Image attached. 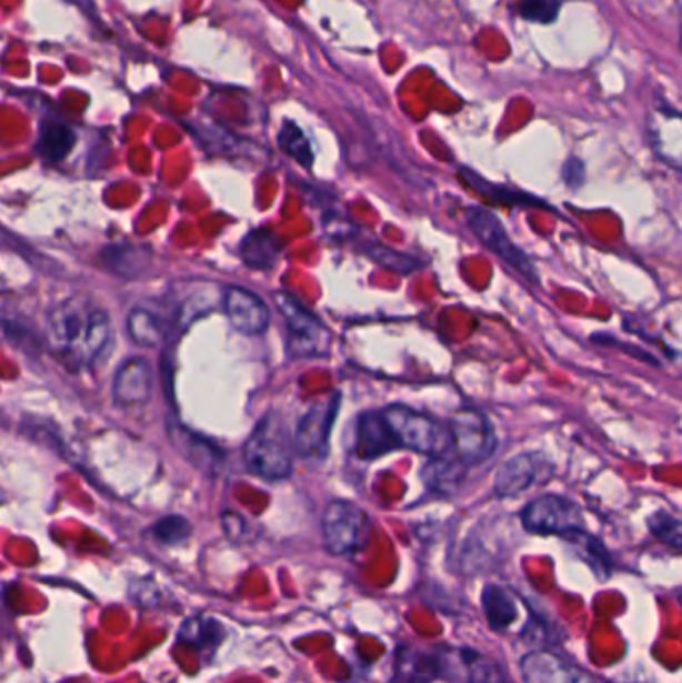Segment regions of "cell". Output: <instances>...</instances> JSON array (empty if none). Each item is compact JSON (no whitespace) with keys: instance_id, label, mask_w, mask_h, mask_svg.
<instances>
[{"instance_id":"cell-1","label":"cell","mask_w":682,"mask_h":683,"mask_svg":"<svg viewBox=\"0 0 682 683\" xmlns=\"http://www.w3.org/2000/svg\"><path fill=\"white\" fill-rule=\"evenodd\" d=\"M52 352L72 370L91 366L111 342V320L87 298H69L49 314Z\"/></svg>"},{"instance_id":"cell-2","label":"cell","mask_w":682,"mask_h":683,"mask_svg":"<svg viewBox=\"0 0 682 683\" xmlns=\"http://www.w3.org/2000/svg\"><path fill=\"white\" fill-rule=\"evenodd\" d=\"M242 454L252 474L264 480L289 478L294 464V446L284 418L274 410L264 414L252 430Z\"/></svg>"},{"instance_id":"cell-3","label":"cell","mask_w":682,"mask_h":683,"mask_svg":"<svg viewBox=\"0 0 682 683\" xmlns=\"http://www.w3.org/2000/svg\"><path fill=\"white\" fill-rule=\"evenodd\" d=\"M381 412L391 428L397 448H407L429 458L449 454L451 434L439 420L407 406H389Z\"/></svg>"},{"instance_id":"cell-4","label":"cell","mask_w":682,"mask_h":683,"mask_svg":"<svg viewBox=\"0 0 682 683\" xmlns=\"http://www.w3.org/2000/svg\"><path fill=\"white\" fill-rule=\"evenodd\" d=\"M277 308L287 322V350L297 360L324 358L331 352L332 334L321 318L302 307L297 298L279 292L274 297Z\"/></svg>"},{"instance_id":"cell-5","label":"cell","mask_w":682,"mask_h":683,"mask_svg":"<svg viewBox=\"0 0 682 683\" xmlns=\"http://www.w3.org/2000/svg\"><path fill=\"white\" fill-rule=\"evenodd\" d=\"M371 532V518L361 505L334 500L322 514V540L332 555H351L362 550Z\"/></svg>"},{"instance_id":"cell-6","label":"cell","mask_w":682,"mask_h":683,"mask_svg":"<svg viewBox=\"0 0 682 683\" xmlns=\"http://www.w3.org/2000/svg\"><path fill=\"white\" fill-rule=\"evenodd\" d=\"M451 450L464 465H479L487 462L497 450V436L491 420L474 408H462L449 420Z\"/></svg>"},{"instance_id":"cell-7","label":"cell","mask_w":682,"mask_h":683,"mask_svg":"<svg viewBox=\"0 0 682 683\" xmlns=\"http://www.w3.org/2000/svg\"><path fill=\"white\" fill-rule=\"evenodd\" d=\"M521 522L526 532L541 535H562L571 538L584 530L581 508L569 498L559 494H544L524 505Z\"/></svg>"},{"instance_id":"cell-8","label":"cell","mask_w":682,"mask_h":683,"mask_svg":"<svg viewBox=\"0 0 682 683\" xmlns=\"http://www.w3.org/2000/svg\"><path fill=\"white\" fill-rule=\"evenodd\" d=\"M464 219L472 230V234L481 240L484 247L492 250L497 257L502 258L509 267L521 272L529 280H536V270L526 252L516 247L509 237V232L502 227L501 220L492 214L491 210L482 207H469L464 210Z\"/></svg>"},{"instance_id":"cell-9","label":"cell","mask_w":682,"mask_h":683,"mask_svg":"<svg viewBox=\"0 0 682 683\" xmlns=\"http://www.w3.org/2000/svg\"><path fill=\"white\" fill-rule=\"evenodd\" d=\"M439 655V680L449 683H499L501 667L491 657L482 655L472 647H451L437 645Z\"/></svg>"},{"instance_id":"cell-10","label":"cell","mask_w":682,"mask_h":683,"mask_svg":"<svg viewBox=\"0 0 682 683\" xmlns=\"http://www.w3.org/2000/svg\"><path fill=\"white\" fill-rule=\"evenodd\" d=\"M341 394L332 392L324 402L309 408V412L301 418L297 434L292 438L294 454L302 458H324L329 452V438H331L334 420L339 414Z\"/></svg>"},{"instance_id":"cell-11","label":"cell","mask_w":682,"mask_h":683,"mask_svg":"<svg viewBox=\"0 0 682 683\" xmlns=\"http://www.w3.org/2000/svg\"><path fill=\"white\" fill-rule=\"evenodd\" d=\"M551 475V464L541 454H516L502 462L494 475V494L499 498H516L531 490L542 478Z\"/></svg>"},{"instance_id":"cell-12","label":"cell","mask_w":682,"mask_h":683,"mask_svg":"<svg viewBox=\"0 0 682 683\" xmlns=\"http://www.w3.org/2000/svg\"><path fill=\"white\" fill-rule=\"evenodd\" d=\"M524 683H596L586 670L549 650H534L521 660Z\"/></svg>"},{"instance_id":"cell-13","label":"cell","mask_w":682,"mask_h":683,"mask_svg":"<svg viewBox=\"0 0 682 683\" xmlns=\"http://www.w3.org/2000/svg\"><path fill=\"white\" fill-rule=\"evenodd\" d=\"M224 312L231 327L244 337H259L267 332L271 322V312L267 304L247 288L231 287L227 290Z\"/></svg>"},{"instance_id":"cell-14","label":"cell","mask_w":682,"mask_h":683,"mask_svg":"<svg viewBox=\"0 0 682 683\" xmlns=\"http://www.w3.org/2000/svg\"><path fill=\"white\" fill-rule=\"evenodd\" d=\"M152 368L144 358H127L122 362L114 382H112V398L119 406H144L152 398Z\"/></svg>"},{"instance_id":"cell-15","label":"cell","mask_w":682,"mask_h":683,"mask_svg":"<svg viewBox=\"0 0 682 683\" xmlns=\"http://www.w3.org/2000/svg\"><path fill=\"white\" fill-rule=\"evenodd\" d=\"M354 450L362 460H374L379 455L397 450L391 428L382 416L381 410H369L359 416Z\"/></svg>"},{"instance_id":"cell-16","label":"cell","mask_w":682,"mask_h":683,"mask_svg":"<svg viewBox=\"0 0 682 683\" xmlns=\"http://www.w3.org/2000/svg\"><path fill=\"white\" fill-rule=\"evenodd\" d=\"M439 655L437 647L427 652L411 645H399L394 654V682L397 683H431L439 680Z\"/></svg>"},{"instance_id":"cell-17","label":"cell","mask_w":682,"mask_h":683,"mask_svg":"<svg viewBox=\"0 0 682 683\" xmlns=\"http://www.w3.org/2000/svg\"><path fill=\"white\" fill-rule=\"evenodd\" d=\"M482 612L494 632H507L521 615L516 595L509 587L497 584L484 585Z\"/></svg>"},{"instance_id":"cell-18","label":"cell","mask_w":682,"mask_h":683,"mask_svg":"<svg viewBox=\"0 0 682 683\" xmlns=\"http://www.w3.org/2000/svg\"><path fill=\"white\" fill-rule=\"evenodd\" d=\"M74 142H77L74 130L61 120L51 119L42 122L34 150L47 162H61L71 154Z\"/></svg>"},{"instance_id":"cell-19","label":"cell","mask_w":682,"mask_h":683,"mask_svg":"<svg viewBox=\"0 0 682 683\" xmlns=\"http://www.w3.org/2000/svg\"><path fill=\"white\" fill-rule=\"evenodd\" d=\"M469 465L462 464L461 460H452L449 454L434 455L429 460V464L422 470V478L432 492L441 495H452L459 485L462 484V478L467 474Z\"/></svg>"},{"instance_id":"cell-20","label":"cell","mask_w":682,"mask_h":683,"mask_svg":"<svg viewBox=\"0 0 682 683\" xmlns=\"http://www.w3.org/2000/svg\"><path fill=\"white\" fill-rule=\"evenodd\" d=\"M282 244L279 238L267 228L249 232L241 242V257L244 264L254 270L271 268L281 257Z\"/></svg>"},{"instance_id":"cell-21","label":"cell","mask_w":682,"mask_h":683,"mask_svg":"<svg viewBox=\"0 0 682 683\" xmlns=\"http://www.w3.org/2000/svg\"><path fill=\"white\" fill-rule=\"evenodd\" d=\"M182 644H189L201 652H214L224 640V627L219 620L209 615H197L187 620L179 632Z\"/></svg>"},{"instance_id":"cell-22","label":"cell","mask_w":682,"mask_h":683,"mask_svg":"<svg viewBox=\"0 0 682 683\" xmlns=\"http://www.w3.org/2000/svg\"><path fill=\"white\" fill-rule=\"evenodd\" d=\"M127 330L134 344L159 346L162 342V324L159 317L149 308H134L127 320Z\"/></svg>"},{"instance_id":"cell-23","label":"cell","mask_w":682,"mask_h":683,"mask_svg":"<svg viewBox=\"0 0 682 683\" xmlns=\"http://www.w3.org/2000/svg\"><path fill=\"white\" fill-rule=\"evenodd\" d=\"M279 144H281V149L284 150L291 159L297 160L301 167L311 169L312 160H314L311 142L304 137V132H302L299 124H294L292 120H284L281 132H279Z\"/></svg>"},{"instance_id":"cell-24","label":"cell","mask_w":682,"mask_h":683,"mask_svg":"<svg viewBox=\"0 0 682 683\" xmlns=\"http://www.w3.org/2000/svg\"><path fill=\"white\" fill-rule=\"evenodd\" d=\"M462 177L469 180V184H471L472 189L479 190L481 194L484 197H491L492 200H497V202H502V204H519V207H536V204H541L539 200L534 199V197H526V194H522V192H516V190L501 189V187H494L491 182H487V180H482L479 174H474V172H469V170H461Z\"/></svg>"},{"instance_id":"cell-25","label":"cell","mask_w":682,"mask_h":683,"mask_svg":"<svg viewBox=\"0 0 682 683\" xmlns=\"http://www.w3.org/2000/svg\"><path fill=\"white\" fill-rule=\"evenodd\" d=\"M569 540H572V544L581 550L584 560H589V564L599 572V575L604 574V577L609 575V572H611V558H609V552L604 550V545L596 538H592L586 530H582V532L572 534Z\"/></svg>"},{"instance_id":"cell-26","label":"cell","mask_w":682,"mask_h":683,"mask_svg":"<svg viewBox=\"0 0 682 683\" xmlns=\"http://www.w3.org/2000/svg\"><path fill=\"white\" fill-rule=\"evenodd\" d=\"M177 446H181L184 455L191 460L192 464L201 465V468H214L217 460H221V452L214 450L211 444L194 440V436L187 434L184 430L177 432Z\"/></svg>"},{"instance_id":"cell-27","label":"cell","mask_w":682,"mask_h":683,"mask_svg":"<svg viewBox=\"0 0 682 683\" xmlns=\"http://www.w3.org/2000/svg\"><path fill=\"white\" fill-rule=\"evenodd\" d=\"M191 532V522L182 515H167L152 528V535L157 538V542L164 545L182 544L184 540H189Z\"/></svg>"},{"instance_id":"cell-28","label":"cell","mask_w":682,"mask_h":683,"mask_svg":"<svg viewBox=\"0 0 682 683\" xmlns=\"http://www.w3.org/2000/svg\"><path fill=\"white\" fill-rule=\"evenodd\" d=\"M649 530H651V534L656 540H661L664 544L672 545V548H681V520L676 515H672L671 512H666V510L654 512L649 518Z\"/></svg>"},{"instance_id":"cell-29","label":"cell","mask_w":682,"mask_h":683,"mask_svg":"<svg viewBox=\"0 0 682 683\" xmlns=\"http://www.w3.org/2000/svg\"><path fill=\"white\" fill-rule=\"evenodd\" d=\"M561 7V0H522L519 4V17L529 22L551 24L559 19Z\"/></svg>"},{"instance_id":"cell-30","label":"cell","mask_w":682,"mask_h":683,"mask_svg":"<svg viewBox=\"0 0 682 683\" xmlns=\"http://www.w3.org/2000/svg\"><path fill=\"white\" fill-rule=\"evenodd\" d=\"M369 257L374 258L382 267L391 268L394 272H399V274H409V272H414L417 268H421L419 260L407 257L402 252H394L391 248L382 247V244H374L369 250Z\"/></svg>"},{"instance_id":"cell-31","label":"cell","mask_w":682,"mask_h":683,"mask_svg":"<svg viewBox=\"0 0 682 683\" xmlns=\"http://www.w3.org/2000/svg\"><path fill=\"white\" fill-rule=\"evenodd\" d=\"M564 180L572 189H579L584 180V164L579 159H569L564 164Z\"/></svg>"},{"instance_id":"cell-32","label":"cell","mask_w":682,"mask_h":683,"mask_svg":"<svg viewBox=\"0 0 682 683\" xmlns=\"http://www.w3.org/2000/svg\"><path fill=\"white\" fill-rule=\"evenodd\" d=\"M609 683H624V682H609Z\"/></svg>"}]
</instances>
